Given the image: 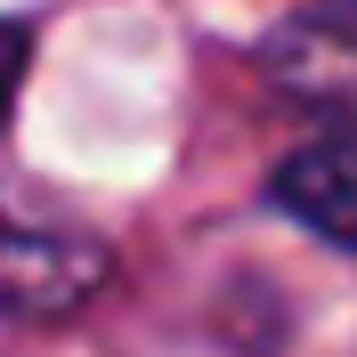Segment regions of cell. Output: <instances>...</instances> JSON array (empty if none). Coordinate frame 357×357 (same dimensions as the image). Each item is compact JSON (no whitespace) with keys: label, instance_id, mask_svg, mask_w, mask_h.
I'll list each match as a JSON object with an SVG mask.
<instances>
[{"label":"cell","instance_id":"obj_1","mask_svg":"<svg viewBox=\"0 0 357 357\" xmlns=\"http://www.w3.org/2000/svg\"><path fill=\"white\" fill-rule=\"evenodd\" d=\"M114 276V252L98 236L24 227L0 211V309L8 317H66Z\"/></svg>","mask_w":357,"mask_h":357},{"label":"cell","instance_id":"obj_4","mask_svg":"<svg viewBox=\"0 0 357 357\" xmlns=\"http://www.w3.org/2000/svg\"><path fill=\"white\" fill-rule=\"evenodd\" d=\"M349 8H357V0H349Z\"/></svg>","mask_w":357,"mask_h":357},{"label":"cell","instance_id":"obj_2","mask_svg":"<svg viewBox=\"0 0 357 357\" xmlns=\"http://www.w3.org/2000/svg\"><path fill=\"white\" fill-rule=\"evenodd\" d=\"M268 195L284 220H301L317 244L357 252V122L341 130H317L309 146H292L268 178Z\"/></svg>","mask_w":357,"mask_h":357},{"label":"cell","instance_id":"obj_3","mask_svg":"<svg viewBox=\"0 0 357 357\" xmlns=\"http://www.w3.org/2000/svg\"><path fill=\"white\" fill-rule=\"evenodd\" d=\"M24 73H33V24L0 17V122H8V106H17Z\"/></svg>","mask_w":357,"mask_h":357}]
</instances>
